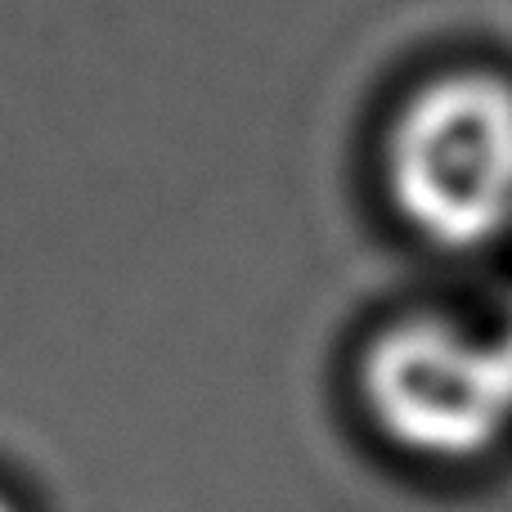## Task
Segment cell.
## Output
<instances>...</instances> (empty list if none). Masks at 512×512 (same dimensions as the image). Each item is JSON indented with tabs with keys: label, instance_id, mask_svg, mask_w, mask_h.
<instances>
[{
	"label": "cell",
	"instance_id": "cell-1",
	"mask_svg": "<svg viewBox=\"0 0 512 512\" xmlns=\"http://www.w3.org/2000/svg\"><path fill=\"white\" fill-rule=\"evenodd\" d=\"M387 198L445 252L512 230V86L495 72H445L400 104L387 135Z\"/></svg>",
	"mask_w": 512,
	"mask_h": 512
},
{
	"label": "cell",
	"instance_id": "cell-2",
	"mask_svg": "<svg viewBox=\"0 0 512 512\" xmlns=\"http://www.w3.org/2000/svg\"><path fill=\"white\" fill-rule=\"evenodd\" d=\"M360 400L400 454L477 463L512 436V333L400 319L364 346Z\"/></svg>",
	"mask_w": 512,
	"mask_h": 512
},
{
	"label": "cell",
	"instance_id": "cell-3",
	"mask_svg": "<svg viewBox=\"0 0 512 512\" xmlns=\"http://www.w3.org/2000/svg\"><path fill=\"white\" fill-rule=\"evenodd\" d=\"M0 512H23V504H18V499L9 495L5 486H0Z\"/></svg>",
	"mask_w": 512,
	"mask_h": 512
}]
</instances>
